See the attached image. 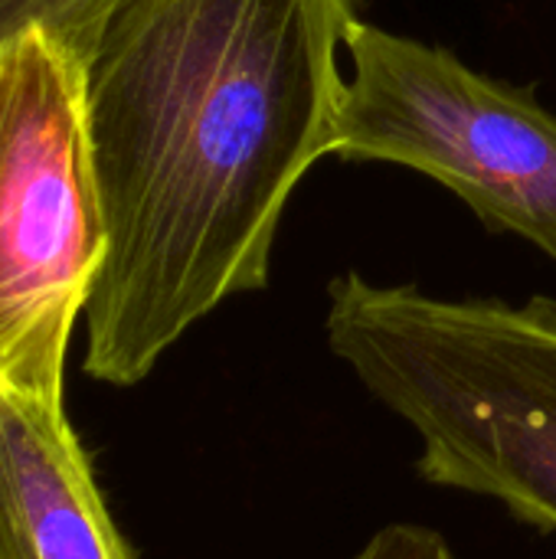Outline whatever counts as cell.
Masks as SVG:
<instances>
[{
    "instance_id": "6da1fadb",
    "label": "cell",
    "mask_w": 556,
    "mask_h": 559,
    "mask_svg": "<svg viewBox=\"0 0 556 559\" xmlns=\"http://www.w3.org/2000/svg\"><path fill=\"white\" fill-rule=\"evenodd\" d=\"M357 0H118L85 66L105 262L85 373L141 383L269 285L282 213L331 154Z\"/></svg>"
},
{
    "instance_id": "7a4b0ae2",
    "label": "cell",
    "mask_w": 556,
    "mask_h": 559,
    "mask_svg": "<svg viewBox=\"0 0 556 559\" xmlns=\"http://www.w3.org/2000/svg\"><path fill=\"white\" fill-rule=\"evenodd\" d=\"M328 344L423 442L419 475L556 534V301L439 298L344 272Z\"/></svg>"
},
{
    "instance_id": "3957f363",
    "label": "cell",
    "mask_w": 556,
    "mask_h": 559,
    "mask_svg": "<svg viewBox=\"0 0 556 559\" xmlns=\"http://www.w3.org/2000/svg\"><path fill=\"white\" fill-rule=\"evenodd\" d=\"M85 66L46 29L0 46V390L56 409L108 246Z\"/></svg>"
},
{
    "instance_id": "277c9868",
    "label": "cell",
    "mask_w": 556,
    "mask_h": 559,
    "mask_svg": "<svg viewBox=\"0 0 556 559\" xmlns=\"http://www.w3.org/2000/svg\"><path fill=\"white\" fill-rule=\"evenodd\" d=\"M347 56L331 154L419 170L492 233L521 236L556 262V115L531 88L364 20Z\"/></svg>"
},
{
    "instance_id": "5b68a950",
    "label": "cell",
    "mask_w": 556,
    "mask_h": 559,
    "mask_svg": "<svg viewBox=\"0 0 556 559\" xmlns=\"http://www.w3.org/2000/svg\"><path fill=\"white\" fill-rule=\"evenodd\" d=\"M0 559H131L66 409L0 390Z\"/></svg>"
},
{
    "instance_id": "8992f818",
    "label": "cell",
    "mask_w": 556,
    "mask_h": 559,
    "mask_svg": "<svg viewBox=\"0 0 556 559\" xmlns=\"http://www.w3.org/2000/svg\"><path fill=\"white\" fill-rule=\"evenodd\" d=\"M118 0H0V46L26 29H46L85 62Z\"/></svg>"
},
{
    "instance_id": "52a82bcc",
    "label": "cell",
    "mask_w": 556,
    "mask_h": 559,
    "mask_svg": "<svg viewBox=\"0 0 556 559\" xmlns=\"http://www.w3.org/2000/svg\"><path fill=\"white\" fill-rule=\"evenodd\" d=\"M354 559H456L442 534L419 524H390L374 534Z\"/></svg>"
}]
</instances>
